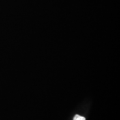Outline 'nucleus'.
Here are the masks:
<instances>
[{
  "mask_svg": "<svg viewBox=\"0 0 120 120\" xmlns=\"http://www.w3.org/2000/svg\"><path fill=\"white\" fill-rule=\"evenodd\" d=\"M73 120H86V118L83 116H79V115H76L73 117Z\"/></svg>",
  "mask_w": 120,
  "mask_h": 120,
  "instance_id": "1",
  "label": "nucleus"
}]
</instances>
